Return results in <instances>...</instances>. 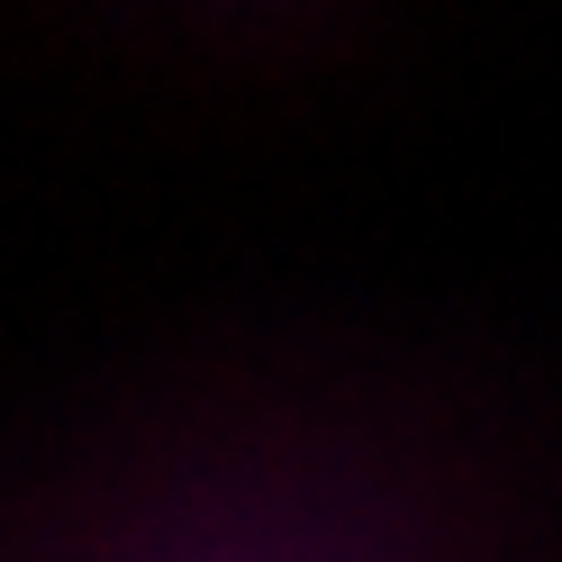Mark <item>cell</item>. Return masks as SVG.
I'll list each match as a JSON object with an SVG mask.
<instances>
[{"label":"cell","mask_w":562,"mask_h":562,"mask_svg":"<svg viewBox=\"0 0 562 562\" xmlns=\"http://www.w3.org/2000/svg\"><path fill=\"white\" fill-rule=\"evenodd\" d=\"M308 408H182L82 463L64 562H472L372 445Z\"/></svg>","instance_id":"1"}]
</instances>
